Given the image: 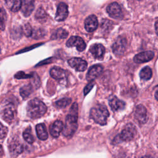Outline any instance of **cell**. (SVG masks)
I'll return each mask as SVG.
<instances>
[{
    "mask_svg": "<svg viewBox=\"0 0 158 158\" xmlns=\"http://www.w3.org/2000/svg\"><path fill=\"white\" fill-rule=\"evenodd\" d=\"M78 104L75 102L72 104L69 114L66 117L65 123L62 133L65 136H70L76 131L78 125Z\"/></svg>",
    "mask_w": 158,
    "mask_h": 158,
    "instance_id": "6da1fadb",
    "label": "cell"
},
{
    "mask_svg": "<svg viewBox=\"0 0 158 158\" xmlns=\"http://www.w3.org/2000/svg\"><path fill=\"white\" fill-rule=\"evenodd\" d=\"M47 110L46 106L38 99L30 100L27 106L28 115L31 118H38L44 115Z\"/></svg>",
    "mask_w": 158,
    "mask_h": 158,
    "instance_id": "7a4b0ae2",
    "label": "cell"
},
{
    "mask_svg": "<svg viewBox=\"0 0 158 158\" xmlns=\"http://www.w3.org/2000/svg\"><path fill=\"white\" fill-rule=\"evenodd\" d=\"M109 115L108 110L105 106L98 104L93 107L90 110V118L96 123L105 125Z\"/></svg>",
    "mask_w": 158,
    "mask_h": 158,
    "instance_id": "3957f363",
    "label": "cell"
},
{
    "mask_svg": "<svg viewBox=\"0 0 158 158\" xmlns=\"http://www.w3.org/2000/svg\"><path fill=\"white\" fill-rule=\"evenodd\" d=\"M136 133L135 127L131 124H128L121 131L120 134L114 139V143H118L120 141H129L131 140Z\"/></svg>",
    "mask_w": 158,
    "mask_h": 158,
    "instance_id": "277c9868",
    "label": "cell"
},
{
    "mask_svg": "<svg viewBox=\"0 0 158 158\" xmlns=\"http://www.w3.org/2000/svg\"><path fill=\"white\" fill-rule=\"evenodd\" d=\"M1 115L3 119L7 123H10L15 117V108L14 104L8 102L4 104L2 109Z\"/></svg>",
    "mask_w": 158,
    "mask_h": 158,
    "instance_id": "5b68a950",
    "label": "cell"
},
{
    "mask_svg": "<svg viewBox=\"0 0 158 158\" xmlns=\"http://www.w3.org/2000/svg\"><path fill=\"white\" fill-rule=\"evenodd\" d=\"M127 40L122 36H119L112 45V51L117 56L122 55L127 48Z\"/></svg>",
    "mask_w": 158,
    "mask_h": 158,
    "instance_id": "8992f818",
    "label": "cell"
},
{
    "mask_svg": "<svg viewBox=\"0 0 158 158\" xmlns=\"http://www.w3.org/2000/svg\"><path fill=\"white\" fill-rule=\"evenodd\" d=\"M66 45L68 47L75 46L77 49L81 52L86 48V43L84 40L80 36H71L67 41Z\"/></svg>",
    "mask_w": 158,
    "mask_h": 158,
    "instance_id": "52a82bcc",
    "label": "cell"
},
{
    "mask_svg": "<svg viewBox=\"0 0 158 158\" xmlns=\"http://www.w3.org/2000/svg\"><path fill=\"white\" fill-rule=\"evenodd\" d=\"M107 12L109 15L114 19H121L123 17L122 11L120 5L116 2H112L107 7Z\"/></svg>",
    "mask_w": 158,
    "mask_h": 158,
    "instance_id": "ba28073f",
    "label": "cell"
},
{
    "mask_svg": "<svg viewBox=\"0 0 158 158\" xmlns=\"http://www.w3.org/2000/svg\"><path fill=\"white\" fill-rule=\"evenodd\" d=\"M68 63L71 67L79 72H83L85 70L88 65L87 62L85 60L78 57H73L69 59L68 60Z\"/></svg>",
    "mask_w": 158,
    "mask_h": 158,
    "instance_id": "9c48e42d",
    "label": "cell"
},
{
    "mask_svg": "<svg viewBox=\"0 0 158 158\" xmlns=\"http://www.w3.org/2000/svg\"><path fill=\"white\" fill-rule=\"evenodd\" d=\"M68 6L64 2H60L57 6V12L56 14V20L60 22L64 20L68 16Z\"/></svg>",
    "mask_w": 158,
    "mask_h": 158,
    "instance_id": "30bf717a",
    "label": "cell"
},
{
    "mask_svg": "<svg viewBox=\"0 0 158 158\" xmlns=\"http://www.w3.org/2000/svg\"><path fill=\"white\" fill-rule=\"evenodd\" d=\"M154 56V53L152 51H143L138 54H136L133 60L136 63H144L150 61L153 59Z\"/></svg>",
    "mask_w": 158,
    "mask_h": 158,
    "instance_id": "8fae6325",
    "label": "cell"
},
{
    "mask_svg": "<svg viewBox=\"0 0 158 158\" xmlns=\"http://www.w3.org/2000/svg\"><path fill=\"white\" fill-rule=\"evenodd\" d=\"M103 67L101 65H94L91 67L87 72L86 78L88 81H91L97 78L102 72Z\"/></svg>",
    "mask_w": 158,
    "mask_h": 158,
    "instance_id": "7c38bea8",
    "label": "cell"
},
{
    "mask_svg": "<svg viewBox=\"0 0 158 158\" xmlns=\"http://www.w3.org/2000/svg\"><path fill=\"white\" fill-rule=\"evenodd\" d=\"M98 27V21L94 15L88 16L85 20V28L88 32L94 31Z\"/></svg>",
    "mask_w": 158,
    "mask_h": 158,
    "instance_id": "4fadbf2b",
    "label": "cell"
},
{
    "mask_svg": "<svg viewBox=\"0 0 158 158\" xmlns=\"http://www.w3.org/2000/svg\"><path fill=\"white\" fill-rule=\"evenodd\" d=\"M135 117L139 123H144L147 121V112L146 108L143 105L136 106L135 112Z\"/></svg>",
    "mask_w": 158,
    "mask_h": 158,
    "instance_id": "5bb4252c",
    "label": "cell"
},
{
    "mask_svg": "<svg viewBox=\"0 0 158 158\" xmlns=\"http://www.w3.org/2000/svg\"><path fill=\"white\" fill-rule=\"evenodd\" d=\"M89 51L94 58L101 59L105 52V48L101 44H94L90 47Z\"/></svg>",
    "mask_w": 158,
    "mask_h": 158,
    "instance_id": "9a60e30c",
    "label": "cell"
},
{
    "mask_svg": "<svg viewBox=\"0 0 158 158\" xmlns=\"http://www.w3.org/2000/svg\"><path fill=\"white\" fill-rule=\"evenodd\" d=\"M64 125L60 120H56L52 123L49 128V132L52 136L57 138L59 136L60 132L63 130Z\"/></svg>",
    "mask_w": 158,
    "mask_h": 158,
    "instance_id": "2e32d148",
    "label": "cell"
},
{
    "mask_svg": "<svg viewBox=\"0 0 158 158\" xmlns=\"http://www.w3.org/2000/svg\"><path fill=\"white\" fill-rule=\"evenodd\" d=\"M109 104L113 111H117L122 110L125 108V103L118 99L116 96H112L109 99Z\"/></svg>",
    "mask_w": 158,
    "mask_h": 158,
    "instance_id": "e0dca14e",
    "label": "cell"
},
{
    "mask_svg": "<svg viewBox=\"0 0 158 158\" xmlns=\"http://www.w3.org/2000/svg\"><path fill=\"white\" fill-rule=\"evenodd\" d=\"M33 0H23L21 7L22 12L25 17H28L34 9Z\"/></svg>",
    "mask_w": 158,
    "mask_h": 158,
    "instance_id": "ac0fdd59",
    "label": "cell"
},
{
    "mask_svg": "<svg viewBox=\"0 0 158 158\" xmlns=\"http://www.w3.org/2000/svg\"><path fill=\"white\" fill-rule=\"evenodd\" d=\"M50 75L51 76L57 80H64L66 78V73L65 71L60 67H54L50 70Z\"/></svg>",
    "mask_w": 158,
    "mask_h": 158,
    "instance_id": "d6986e66",
    "label": "cell"
},
{
    "mask_svg": "<svg viewBox=\"0 0 158 158\" xmlns=\"http://www.w3.org/2000/svg\"><path fill=\"white\" fill-rule=\"evenodd\" d=\"M23 150V146L20 143L14 141L9 145V151L12 156H17Z\"/></svg>",
    "mask_w": 158,
    "mask_h": 158,
    "instance_id": "ffe728a7",
    "label": "cell"
},
{
    "mask_svg": "<svg viewBox=\"0 0 158 158\" xmlns=\"http://www.w3.org/2000/svg\"><path fill=\"white\" fill-rule=\"evenodd\" d=\"M36 131L37 136L41 140H45L48 137L46 126L44 123H40L36 126Z\"/></svg>",
    "mask_w": 158,
    "mask_h": 158,
    "instance_id": "44dd1931",
    "label": "cell"
},
{
    "mask_svg": "<svg viewBox=\"0 0 158 158\" xmlns=\"http://www.w3.org/2000/svg\"><path fill=\"white\" fill-rule=\"evenodd\" d=\"M7 6L12 12H17L22 7L21 0H5Z\"/></svg>",
    "mask_w": 158,
    "mask_h": 158,
    "instance_id": "7402d4cb",
    "label": "cell"
},
{
    "mask_svg": "<svg viewBox=\"0 0 158 158\" xmlns=\"http://www.w3.org/2000/svg\"><path fill=\"white\" fill-rule=\"evenodd\" d=\"M33 85L31 84L26 85L23 86H22L20 89V96L24 99H27L33 92Z\"/></svg>",
    "mask_w": 158,
    "mask_h": 158,
    "instance_id": "603a6c76",
    "label": "cell"
},
{
    "mask_svg": "<svg viewBox=\"0 0 158 158\" xmlns=\"http://www.w3.org/2000/svg\"><path fill=\"white\" fill-rule=\"evenodd\" d=\"M152 73L151 69L149 67L146 66L143 68L140 71L139 77L142 80H148L152 77Z\"/></svg>",
    "mask_w": 158,
    "mask_h": 158,
    "instance_id": "cb8c5ba5",
    "label": "cell"
},
{
    "mask_svg": "<svg viewBox=\"0 0 158 158\" xmlns=\"http://www.w3.org/2000/svg\"><path fill=\"white\" fill-rule=\"evenodd\" d=\"M69 33L68 32L63 29V28H58L57 29L54 33L52 35V39H64L66 38L68 36Z\"/></svg>",
    "mask_w": 158,
    "mask_h": 158,
    "instance_id": "d4e9b609",
    "label": "cell"
},
{
    "mask_svg": "<svg viewBox=\"0 0 158 158\" xmlns=\"http://www.w3.org/2000/svg\"><path fill=\"white\" fill-rule=\"evenodd\" d=\"M23 137L24 138V139L28 143L30 144H32L34 141V136L32 135V132H31V129L30 127L27 128L23 133Z\"/></svg>",
    "mask_w": 158,
    "mask_h": 158,
    "instance_id": "484cf974",
    "label": "cell"
},
{
    "mask_svg": "<svg viewBox=\"0 0 158 158\" xmlns=\"http://www.w3.org/2000/svg\"><path fill=\"white\" fill-rule=\"evenodd\" d=\"M71 101H72V100L70 98H62L61 99L55 102V105L59 108H63V107H65L68 105H69L70 104Z\"/></svg>",
    "mask_w": 158,
    "mask_h": 158,
    "instance_id": "4316f807",
    "label": "cell"
},
{
    "mask_svg": "<svg viewBox=\"0 0 158 158\" xmlns=\"http://www.w3.org/2000/svg\"><path fill=\"white\" fill-rule=\"evenodd\" d=\"M35 17L39 21L45 20V19L46 18V14L45 11L44 10V9L42 8H39L36 12Z\"/></svg>",
    "mask_w": 158,
    "mask_h": 158,
    "instance_id": "83f0119b",
    "label": "cell"
},
{
    "mask_svg": "<svg viewBox=\"0 0 158 158\" xmlns=\"http://www.w3.org/2000/svg\"><path fill=\"white\" fill-rule=\"evenodd\" d=\"M33 75V73H31V74H26L25 73L23 72H17L15 75L14 77L17 79H25V78H31Z\"/></svg>",
    "mask_w": 158,
    "mask_h": 158,
    "instance_id": "f1b7e54d",
    "label": "cell"
},
{
    "mask_svg": "<svg viewBox=\"0 0 158 158\" xmlns=\"http://www.w3.org/2000/svg\"><path fill=\"white\" fill-rule=\"evenodd\" d=\"M23 30V33L27 36H30L32 34V29L31 28V26L28 23H27L24 25Z\"/></svg>",
    "mask_w": 158,
    "mask_h": 158,
    "instance_id": "f546056e",
    "label": "cell"
},
{
    "mask_svg": "<svg viewBox=\"0 0 158 158\" xmlns=\"http://www.w3.org/2000/svg\"><path fill=\"white\" fill-rule=\"evenodd\" d=\"M94 82L93 81H91L84 88V90H83V92H84V94L85 95H86L91 90V89L93 88V87L94 86Z\"/></svg>",
    "mask_w": 158,
    "mask_h": 158,
    "instance_id": "4dcf8cb0",
    "label": "cell"
},
{
    "mask_svg": "<svg viewBox=\"0 0 158 158\" xmlns=\"http://www.w3.org/2000/svg\"><path fill=\"white\" fill-rule=\"evenodd\" d=\"M1 138L2 139L7 135V129L6 127L3 126V125L1 123Z\"/></svg>",
    "mask_w": 158,
    "mask_h": 158,
    "instance_id": "1f68e13d",
    "label": "cell"
},
{
    "mask_svg": "<svg viewBox=\"0 0 158 158\" xmlns=\"http://www.w3.org/2000/svg\"><path fill=\"white\" fill-rule=\"evenodd\" d=\"M155 30H156V34L158 36V20L155 23Z\"/></svg>",
    "mask_w": 158,
    "mask_h": 158,
    "instance_id": "d6a6232c",
    "label": "cell"
},
{
    "mask_svg": "<svg viewBox=\"0 0 158 158\" xmlns=\"http://www.w3.org/2000/svg\"><path fill=\"white\" fill-rule=\"evenodd\" d=\"M155 98L158 101V90L156 91V92L155 93Z\"/></svg>",
    "mask_w": 158,
    "mask_h": 158,
    "instance_id": "836d02e7",
    "label": "cell"
}]
</instances>
